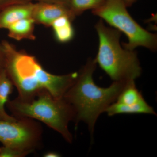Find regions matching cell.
Returning <instances> with one entry per match:
<instances>
[{"mask_svg":"<svg viewBox=\"0 0 157 157\" xmlns=\"http://www.w3.org/2000/svg\"><path fill=\"white\" fill-rule=\"evenodd\" d=\"M97 65L94 59H89L63 98L73 108L76 124L84 122L91 135L98 117L116 101L128 81H113L109 87H99L93 79Z\"/></svg>","mask_w":157,"mask_h":157,"instance_id":"obj_1","label":"cell"},{"mask_svg":"<svg viewBox=\"0 0 157 157\" xmlns=\"http://www.w3.org/2000/svg\"><path fill=\"white\" fill-rule=\"evenodd\" d=\"M95 27L99 38L94 59L97 64L113 81L135 80L139 77L142 69L137 53L121 46V32L107 26L101 19Z\"/></svg>","mask_w":157,"mask_h":157,"instance_id":"obj_2","label":"cell"},{"mask_svg":"<svg viewBox=\"0 0 157 157\" xmlns=\"http://www.w3.org/2000/svg\"><path fill=\"white\" fill-rule=\"evenodd\" d=\"M7 105L17 118L41 121L59 133L67 142H72L73 137L68 125L74 121V113L72 106L63 98H55L44 90L30 100L17 98L9 101Z\"/></svg>","mask_w":157,"mask_h":157,"instance_id":"obj_3","label":"cell"},{"mask_svg":"<svg viewBox=\"0 0 157 157\" xmlns=\"http://www.w3.org/2000/svg\"><path fill=\"white\" fill-rule=\"evenodd\" d=\"M127 8L124 0H106L102 6L92 10V13L125 34L128 42L123 43L124 48L135 50L137 47H143L155 52L157 49L156 34L138 24L129 14Z\"/></svg>","mask_w":157,"mask_h":157,"instance_id":"obj_4","label":"cell"},{"mask_svg":"<svg viewBox=\"0 0 157 157\" xmlns=\"http://www.w3.org/2000/svg\"><path fill=\"white\" fill-rule=\"evenodd\" d=\"M5 56V70L18 91V98L22 100L33 99L42 91L36 78L39 62L35 56L20 51L6 40L1 42Z\"/></svg>","mask_w":157,"mask_h":157,"instance_id":"obj_5","label":"cell"},{"mask_svg":"<svg viewBox=\"0 0 157 157\" xmlns=\"http://www.w3.org/2000/svg\"><path fill=\"white\" fill-rule=\"evenodd\" d=\"M42 131L39 124L28 118L14 121L0 120V142L4 146L33 152L39 147Z\"/></svg>","mask_w":157,"mask_h":157,"instance_id":"obj_6","label":"cell"},{"mask_svg":"<svg viewBox=\"0 0 157 157\" xmlns=\"http://www.w3.org/2000/svg\"><path fill=\"white\" fill-rule=\"evenodd\" d=\"M63 16H68L72 21L76 18L67 4L38 2L35 3L32 18L36 24L51 27L56 20Z\"/></svg>","mask_w":157,"mask_h":157,"instance_id":"obj_7","label":"cell"},{"mask_svg":"<svg viewBox=\"0 0 157 157\" xmlns=\"http://www.w3.org/2000/svg\"><path fill=\"white\" fill-rule=\"evenodd\" d=\"M35 5L31 2L12 5L3 9L0 11V29H7L20 20L32 18Z\"/></svg>","mask_w":157,"mask_h":157,"instance_id":"obj_8","label":"cell"},{"mask_svg":"<svg viewBox=\"0 0 157 157\" xmlns=\"http://www.w3.org/2000/svg\"><path fill=\"white\" fill-rule=\"evenodd\" d=\"M109 116H113L118 114H136L144 113L155 115L156 113L152 107L145 101H140L133 105H127L114 102L107 107L105 112Z\"/></svg>","mask_w":157,"mask_h":157,"instance_id":"obj_9","label":"cell"},{"mask_svg":"<svg viewBox=\"0 0 157 157\" xmlns=\"http://www.w3.org/2000/svg\"><path fill=\"white\" fill-rule=\"evenodd\" d=\"M35 24L32 18L18 21L9 26L7 29L8 36L17 41L23 39L35 40L36 37L34 33Z\"/></svg>","mask_w":157,"mask_h":157,"instance_id":"obj_10","label":"cell"},{"mask_svg":"<svg viewBox=\"0 0 157 157\" xmlns=\"http://www.w3.org/2000/svg\"><path fill=\"white\" fill-rule=\"evenodd\" d=\"M13 82L8 76L5 69L0 72V120L14 121L17 118L9 115L5 106L9 101V97L13 90Z\"/></svg>","mask_w":157,"mask_h":157,"instance_id":"obj_11","label":"cell"},{"mask_svg":"<svg viewBox=\"0 0 157 157\" xmlns=\"http://www.w3.org/2000/svg\"><path fill=\"white\" fill-rule=\"evenodd\" d=\"M71 18L67 16H63L56 20L51 27L53 29L55 37L57 41L65 43L70 42L74 38V29Z\"/></svg>","mask_w":157,"mask_h":157,"instance_id":"obj_12","label":"cell"},{"mask_svg":"<svg viewBox=\"0 0 157 157\" xmlns=\"http://www.w3.org/2000/svg\"><path fill=\"white\" fill-rule=\"evenodd\" d=\"M144 100L141 93L138 91L135 80H130L127 82L123 90L118 96L116 102L127 105H133Z\"/></svg>","mask_w":157,"mask_h":157,"instance_id":"obj_13","label":"cell"},{"mask_svg":"<svg viewBox=\"0 0 157 157\" xmlns=\"http://www.w3.org/2000/svg\"><path fill=\"white\" fill-rule=\"evenodd\" d=\"M106 0H69L67 6L73 15L76 17L88 10L98 9Z\"/></svg>","mask_w":157,"mask_h":157,"instance_id":"obj_14","label":"cell"},{"mask_svg":"<svg viewBox=\"0 0 157 157\" xmlns=\"http://www.w3.org/2000/svg\"><path fill=\"white\" fill-rule=\"evenodd\" d=\"M30 153L28 151L4 145L0 147V157H23Z\"/></svg>","mask_w":157,"mask_h":157,"instance_id":"obj_15","label":"cell"},{"mask_svg":"<svg viewBox=\"0 0 157 157\" xmlns=\"http://www.w3.org/2000/svg\"><path fill=\"white\" fill-rule=\"evenodd\" d=\"M33 2L32 0H0V11L12 5Z\"/></svg>","mask_w":157,"mask_h":157,"instance_id":"obj_16","label":"cell"},{"mask_svg":"<svg viewBox=\"0 0 157 157\" xmlns=\"http://www.w3.org/2000/svg\"><path fill=\"white\" fill-rule=\"evenodd\" d=\"M6 64V56L2 43H0V72L5 69Z\"/></svg>","mask_w":157,"mask_h":157,"instance_id":"obj_17","label":"cell"},{"mask_svg":"<svg viewBox=\"0 0 157 157\" xmlns=\"http://www.w3.org/2000/svg\"><path fill=\"white\" fill-rule=\"evenodd\" d=\"M32 1H36L38 2H41L67 4V5L69 0H32Z\"/></svg>","mask_w":157,"mask_h":157,"instance_id":"obj_18","label":"cell"},{"mask_svg":"<svg viewBox=\"0 0 157 157\" xmlns=\"http://www.w3.org/2000/svg\"><path fill=\"white\" fill-rule=\"evenodd\" d=\"M44 157H60V155L55 152H48L46 153Z\"/></svg>","mask_w":157,"mask_h":157,"instance_id":"obj_19","label":"cell"},{"mask_svg":"<svg viewBox=\"0 0 157 157\" xmlns=\"http://www.w3.org/2000/svg\"><path fill=\"white\" fill-rule=\"evenodd\" d=\"M137 0H124L127 7H131Z\"/></svg>","mask_w":157,"mask_h":157,"instance_id":"obj_20","label":"cell"}]
</instances>
